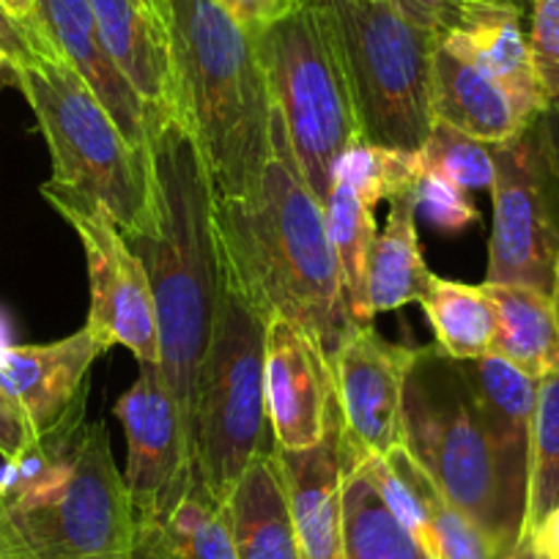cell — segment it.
Returning <instances> with one entry per match:
<instances>
[{
	"instance_id": "obj_29",
	"label": "cell",
	"mask_w": 559,
	"mask_h": 559,
	"mask_svg": "<svg viewBox=\"0 0 559 559\" xmlns=\"http://www.w3.org/2000/svg\"><path fill=\"white\" fill-rule=\"evenodd\" d=\"M423 168L417 152H395L359 140L337 159L335 185H346L376 209L379 201H395L417 187Z\"/></svg>"
},
{
	"instance_id": "obj_1",
	"label": "cell",
	"mask_w": 559,
	"mask_h": 559,
	"mask_svg": "<svg viewBox=\"0 0 559 559\" xmlns=\"http://www.w3.org/2000/svg\"><path fill=\"white\" fill-rule=\"evenodd\" d=\"M219 258L263 313L286 319L330 359L354 330L324 203L302 179L283 116L272 102L269 159L247 198L214 195Z\"/></svg>"
},
{
	"instance_id": "obj_15",
	"label": "cell",
	"mask_w": 559,
	"mask_h": 559,
	"mask_svg": "<svg viewBox=\"0 0 559 559\" xmlns=\"http://www.w3.org/2000/svg\"><path fill=\"white\" fill-rule=\"evenodd\" d=\"M472 395L477 403L483 433L491 450L493 472H497L499 497L510 530L524 537L526 521V491H530V453H532V423H535L537 379H530L504 362L497 354L461 362Z\"/></svg>"
},
{
	"instance_id": "obj_16",
	"label": "cell",
	"mask_w": 559,
	"mask_h": 559,
	"mask_svg": "<svg viewBox=\"0 0 559 559\" xmlns=\"http://www.w3.org/2000/svg\"><path fill=\"white\" fill-rule=\"evenodd\" d=\"M266 412L274 444L286 453L316 448L335 417L330 359L280 316L266 324Z\"/></svg>"
},
{
	"instance_id": "obj_31",
	"label": "cell",
	"mask_w": 559,
	"mask_h": 559,
	"mask_svg": "<svg viewBox=\"0 0 559 559\" xmlns=\"http://www.w3.org/2000/svg\"><path fill=\"white\" fill-rule=\"evenodd\" d=\"M439 559H504L491 537L439 493L431 504Z\"/></svg>"
},
{
	"instance_id": "obj_14",
	"label": "cell",
	"mask_w": 559,
	"mask_h": 559,
	"mask_svg": "<svg viewBox=\"0 0 559 559\" xmlns=\"http://www.w3.org/2000/svg\"><path fill=\"white\" fill-rule=\"evenodd\" d=\"M110 337L85 324L63 341L45 346L0 343V384L34 431L36 442L83 423L85 379Z\"/></svg>"
},
{
	"instance_id": "obj_46",
	"label": "cell",
	"mask_w": 559,
	"mask_h": 559,
	"mask_svg": "<svg viewBox=\"0 0 559 559\" xmlns=\"http://www.w3.org/2000/svg\"><path fill=\"white\" fill-rule=\"evenodd\" d=\"M305 3H308V0H305Z\"/></svg>"
},
{
	"instance_id": "obj_42",
	"label": "cell",
	"mask_w": 559,
	"mask_h": 559,
	"mask_svg": "<svg viewBox=\"0 0 559 559\" xmlns=\"http://www.w3.org/2000/svg\"><path fill=\"white\" fill-rule=\"evenodd\" d=\"M551 302H554V313H557V324H559V255H557V269H554V292H551Z\"/></svg>"
},
{
	"instance_id": "obj_39",
	"label": "cell",
	"mask_w": 559,
	"mask_h": 559,
	"mask_svg": "<svg viewBox=\"0 0 559 559\" xmlns=\"http://www.w3.org/2000/svg\"><path fill=\"white\" fill-rule=\"evenodd\" d=\"M530 554L543 559H559V508H554L543 519V524L532 532L524 557H530Z\"/></svg>"
},
{
	"instance_id": "obj_6",
	"label": "cell",
	"mask_w": 559,
	"mask_h": 559,
	"mask_svg": "<svg viewBox=\"0 0 559 559\" xmlns=\"http://www.w3.org/2000/svg\"><path fill=\"white\" fill-rule=\"evenodd\" d=\"M14 74L50 146L52 185L105 206L123 236L138 234L146 223V152L123 138L91 85L41 39Z\"/></svg>"
},
{
	"instance_id": "obj_44",
	"label": "cell",
	"mask_w": 559,
	"mask_h": 559,
	"mask_svg": "<svg viewBox=\"0 0 559 559\" xmlns=\"http://www.w3.org/2000/svg\"><path fill=\"white\" fill-rule=\"evenodd\" d=\"M510 559H530V557H510Z\"/></svg>"
},
{
	"instance_id": "obj_34",
	"label": "cell",
	"mask_w": 559,
	"mask_h": 559,
	"mask_svg": "<svg viewBox=\"0 0 559 559\" xmlns=\"http://www.w3.org/2000/svg\"><path fill=\"white\" fill-rule=\"evenodd\" d=\"M36 448H39V442H36L34 431L0 384V455H3L7 466H17Z\"/></svg>"
},
{
	"instance_id": "obj_22",
	"label": "cell",
	"mask_w": 559,
	"mask_h": 559,
	"mask_svg": "<svg viewBox=\"0 0 559 559\" xmlns=\"http://www.w3.org/2000/svg\"><path fill=\"white\" fill-rule=\"evenodd\" d=\"M134 559H239L228 504L195 475L159 519L134 526Z\"/></svg>"
},
{
	"instance_id": "obj_32",
	"label": "cell",
	"mask_w": 559,
	"mask_h": 559,
	"mask_svg": "<svg viewBox=\"0 0 559 559\" xmlns=\"http://www.w3.org/2000/svg\"><path fill=\"white\" fill-rule=\"evenodd\" d=\"M530 52L546 105L559 102V0H530Z\"/></svg>"
},
{
	"instance_id": "obj_9",
	"label": "cell",
	"mask_w": 559,
	"mask_h": 559,
	"mask_svg": "<svg viewBox=\"0 0 559 559\" xmlns=\"http://www.w3.org/2000/svg\"><path fill=\"white\" fill-rule=\"evenodd\" d=\"M319 3L346 61L362 138L395 152H419L433 127L437 36L408 23L390 0Z\"/></svg>"
},
{
	"instance_id": "obj_41",
	"label": "cell",
	"mask_w": 559,
	"mask_h": 559,
	"mask_svg": "<svg viewBox=\"0 0 559 559\" xmlns=\"http://www.w3.org/2000/svg\"><path fill=\"white\" fill-rule=\"evenodd\" d=\"M7 85H17V74H14V63L0 52V91Z\"/></svg>"
},
{
	"instance_id": "obj_7",
	"label": "cell",
	"mask_w": 559,
	"mask_h": 559,
	"mask_svg": "<svg viewBox=\"0 0 559 559\" xmlns=\"http://www.w3.org/2000/svg\"><path fill=\"white\" fill-rule=\"evenodd\" d=\"M258 52L302 179L326 203L337 159L365 140L330 14L319 0H308L288 17L258 31Z\"/></svg>"
},
{
	"instance_id": "obj_33",
	"label": "cell",
	"mask_w": 559,
	"mask_h": 559,
	"mask_svg": "<svg viewBox=\"0 0 559 559\" xmlns=\"http://www.w3.org/2000/svg\"><path fill=\"white\" fill-rule=\"evenodd\" d=\"M414 195H417V214H423L439 230H450V234L464 230L466 225L480 217L477 209L472 206L469 195L439 176H419Z\"/></svg>"
},
{
	"instance_id": "obj_21",
	"label": "cell",
	"mask_w": 559,
	"mask_h": 559,
	"mask_svg": "<svg viewBox=\"0 0 559 559\" xmlns=\"http://www.w3.org/2000/svg\"><path fill=\"white\" fill-rule=\"evenodd\" d=\"M225 504H228L236 557L302 559L277 444L250 461Z\"/></svg>"
},
{
	"instance_id": "obj_20",
	"label": "cell",
	"mask_w": 559,
	"mask_h": 559,
	"mask_svg": "<svg viewBox=\"0 0 559 559\" xmlns=\"http://www.w3.org/2000/svg\"><path fill=\"white\" fill-rule=\"evenodd\" d=\"M433 121H444L488 146L504 143L530 127L508 91L477 63L439 41L431 74Z\"/></svg>"
},
{
	"instance_id": "obj_40",
	"label": "cell",
	"mask_w": 559,
	"mask_h": 559,
	"mask_svg": "<svg viewBox=\"0 0 559 559\" xmlns=\"http://www.w3.org/2000/svg\"><path fill=\"white\" fill-rule=\"evenodd\" d=\"M0 3H3L20 23L28 25L31 17H34V0H0Z\"/></svg>"
},
{
	"instance_id": "obj_27",
	"label": "cell",
	"mask_w": 559,
	"mask_h": 559,
	"mask_svg": "<svg viewBox=\"0 0 559 559\" xmlns=\"http://www.w3.org/2000/svg\"><path fill=\"white\" fill-rule=\"evenodd\" d=\"M324 212L337 266H341L348 319L354 326H370L373 316L368 308V255L376 239L373 206H368L352 187L332 185Z\"/></svg>"
},
{
	"instance_id": "obj_13",
	"label": "cell",
	"mask_w": 559,
	"mask_h": 559,
	"mask_svg": "<svg viewBox=\"0 0 559 559\" xmlns=\"http://www.w3.org/2000/svg\"><path fill=\"white\" fill-rule=\"evenodd\" d=\"M116 414L127 433V486L134 526L159 519L195 480L190 419L159 365H140Z\"/></svg>"
},
{
	"instance_id": "obj_30",
	"label": "cell",
	"mask_w": 559,
	"mask_h": 559,
	"mask_svg": "<svg viewBox=\"0 0 559 559\" xmlns=\"http://www.w3.org/2000/svg\"><path fill=\"white\" fill-rule=\"evenodd\" d=\"M419 168L428 176L450 181L464 192H491L493 185V154L488 143L433 121L431 134L417 152Z\"/></svg>"
},
{
	"instance_id": "obj_3",
	"label": "cell",
	"mask_w": 559,
	"mask_h": 559,
	"mask_svg": "<svg viewBox=\"0 0 559 559\" xmlns=\"http://www.w3.org/2000/svg\"><path fill=\"white\" fill-rule=\"evenodd\" d=\"M174 63L176 121L192 134L217 198H247L269 159L272 94L258 31L219 0H152Z\"/></svg>"
},
{
	"instance_id": "obj_38",
	"label": "cell",
	"mask_w": 559,
	"mask_h": 559,
	"mask_svg": "<svg viewBox=\"0 0 559 559\" xmlns=\"http://www.w3.org/2000/svg\"><path fill=\"white\" fill-rule=\"evenodd\" d=\"M537 134H540V146L546 154V163L551 168L554 181L559 187V102H551L540 110V116L535 118Z\"/></svg>"
},
{
	"instance_id": "obj_17",
	"label": "cell",
	"mask_w": 559,
	"mask_h": 559,
	"mask_svg": "<svg viewBox=\"0 0 559 559\" xmlns=\"http://www.w3.org/2000/svg\"><path fill=\"white\" fill-rule=\"evenodd\" d=\"M28 25L50 50H56L91 85V91L107 107L123 138L138 152H146V107L112 63L110 52L102 41L91 0H34V17Z\"/></svg>"
},
{
	"instance_id": "obj_35",
	"label": "cell",
	"mask_w": 559,
	"mask_h": 559,
	"mask_svg": "<svg viewBox=\"0 0 559 559\" xmlns=\"http://www.w3.org/2000/svg\"><path fill=\"white\" fill-rule=\"evenodd\" d=\"M392 7L403 14L412 25L428 31L437 39H442L455 17L459 0H390Z\"/></svg>"
},
{
	"instance_id": "obj_11",
	"label": "cell",
	"mask_w": 559,
	"mask_h": 559,
	"mask_svg": "<svg viewBox=\"0 0 559 559\" xmlns=\"http://www.w3.org/2000/svg\"><path fill=\"white\" fill-rule=\"evenodd\" d=\"M41 195L78 230L88 258L91 313L88 324L105 332L112 346H123L140 365H159V324L152 283L138 252L123 239L105 206L52 181Z\"/></svg>"
},
{
	"instance_id": "obj_2",
	"label": "cell",
	"mask_w": 559,
	"mask_h": 559,
	"mask_svg": "<svg viewBox=\"0 0 559 559\" xmlns=\"http://www.w3.org/2000/svg\"><path fill=\"white\" fill-rule=\"evenodd\" d=\"M143 261L157 305L159 368L192 431V395L219 302L214 190L206 163L181 121L148 134L146 223L123 236Z\"/></svg>"
},
{
	"instance_id": "obj_36",
	"label": "cell",
	"mask_w": 559,
	"mask_h": 559,
	"mask_svg": "<svg viewBox=\"0 0 559 559\" xmlns=\"http://www.w3.org/2000/svg\"><path fill=\"white\" fill-rule=\"evenodd\" d=\"M236 20L247 25V28H266V25L277 23V20L288 17L297 12L305 0H219Z\"/></svg>"
},
{
	"instance_id": "obj_19",
	"label": "cell",
	"mask_w": 559,
	"mask_h": 559,
	"mask_svg": "<svg viewBox=\"0 0 559 559\" xmlns=\"http://www.w3.org/2000/svg\"><path fill=\"white\" fill-rule=\"evenodd\" d=\"M102 41L118 72L140 96L148 134L176 118L174 63L163 17L148 0H91Z\"/></svg>"
},
{
	"instance_id": "obj_18",
	"label": "cell",
	"mask_w": 559,
	"mask_h": 559,
	"mask_svg": "<svg viewBox=\"0 0 559 559\" xmlns=\"http://www.w3.org/2000/svg\"><path fill=\"white\" fill-rule=\"evenodd\" d=\"M521 0H459L455 17L439 41L491 74L526 121L546 107L532 67L530 36L521 28Z\"/></svg>"
},
{
	"instance_id": "obj_43",
	"label": "cell",
	"mask_w": 559,
	"mask_h": 559,
	"mask_svg": "<svg viewBox=\"0 0 559 559\" xmlns=\"http://www.w3.org/2000/svg\"><path fill=\"white\" fill-rule=\"evenodd\" d=\"M530 559H543V557H535V554H530Z\"/></svg>"
},
{
	"instance_id": "obj_37",
	"label": "cell",
	"mask_w": 559,
	"mask_h": 559,
	"mask_svg": "<svg viewBox=\"0 0 559 559\" xmlns=\"http://www.w3.org/2000/svg\"><path fill=\"white\" fill-rule=\"evenodd\" d=\"M0 52L14 67L34 58V34H31V25L20 23L3 3H0Z\"/></svg>"
},
{
	"instance_id": "obj_25",
	"label": "cell",
	"mask_w": 559,
	"mask_h": 559,
	"mask_svg": "<svg viewBox=\"0 0 559 559\" xmlns=\"http://www.w3.org/2000/svg\"><path fill=\"white\" fill-rule=\"evenodd\" d=\"M426 310L437 346L448 357L466 362L491 354L497 335V308L486 286H464L433 274L419 299Z\"/></svg>"
},
{
	"instance_id": "obj_10",
	"label": "cell",
	"mask_w": 559,
	"mask_h": 559,
	"mask_svg": "<svg viewBox=\"0 0 559 559\" xmlns=\"http://www.w3.org/2000/svg\"><path fill=\"white\" fill-rule=\"evenodd\" d=\"M493 154V230L486 283L526 286L551 297L559 255V187L535 121Z\"/></svg>"
},
{
	"instance_id": "obj_5",
	"label": "cell",
	"mask_w": 559,
	"mask_h": 559,
	"mask_svg": "<svg viewBox=\"0 0 559 559\" xmlns=\"http://www.w3.org/2000/svg\"><path fill=\"white\" fill-rule=\"evenodd\" d=\"M266 324L219 258L217 316L192 395L195 469L219 502H228L250 461L274 448L266 412Z\"/></svg>"
},
{
	"instance_id": "obj_24",
	"label": "cell",
	"mask_w": 559,
	"mask_h": 559,
	"mask_svg": "<svg viewBox=\"0 0 559 559\" xmlns=\"http://www.w3.org/2000/svg\"><path fill=\"white\" fill-rule=\"evenodd\" d=\"M497 308V335L491 354L502 357L530 379L559 370V324L548 294L526 286L483 283Z\"/></svg>"
},
{
	"instance_id": "obj_12",
	"label": "cell",
	"mask_w": 559,
	"mask_h": 559,
	"mask_svg": "<svg viewBox=\"0 0 559 559\" xmlns=\"http://www.w3.org/2000/svg\"><path fill=\"white\" fill-rule=\"evenodd\" d=\"M417 348L354 326L330 357L343 475L403 444V386Z\"/></svg>"
},
{
	"instance_id": "obj_26",
	"label": "cell",
	"mask_w": 559,
	"mask_h": 559,
	"mask_svg": "<svg viewBox=\"0 0 559 559\" xmlns=\"http://www.w3.org/2000/svg\"><path fill=\"white\" fill-rule=\"evenodd\" d=\"M343 546L346 559H428L365 469L343 475Z\"/></svg>"
},
{
	"instance_id": "obj_8",
	"label": "cell",
	"mask_w": 559,
	"mask_h": 559,
	"mask_svg": "<svg viewBox=\"0 0 559 559\" xmlns=\"http://www.w3.org/2000/svg\"><path fill=\"white\" fill-rule=\"evenodd\" d=\"M403 444L453 508L469 515L504 559L519 557L499 497L491 450L459 359L439 346L417 348L403 386Z\"/></svg>"
},
{
	"instance_id": "obj_28",
	"label": "cell",
	"mask_w": 559,
	"mask_h": 559,
	"mask_svg": "<svg viewBox=\"0 0 559 559\" xmlns=\"http://www.w3.org/2000/svg\"><path fill=\"white\" fill-rule=\"evenodd\" d=\"M554 508H559V370L537 379L530 491H526V521L519 557H524L532 532L543 524V519Z\"/></svg>"
},
{
	"instance_id": "obj_4",
	"label": "cell",
	"mask_w": 559,
	"mask_h": 559,
	"mask_svg": "<svg viewBox=\"0 0 559 559\" xmlns=\"http://www.w3.org/2000/svg\"><path fill=\"white\" fill-rule=\"evenodd\" d=\"M0 486V559H134V515L102 423L45 439Z\"/></svg>"
},
{
	"instance_id": "obj_23",
	"label": "cell",
	"mask_w": 559,
	"mask_h": 559,
	"mask_svg": "<svg viewBox=\"0 0 559 559\" xmlns=\"http://www.w3.org/2000/svg\"><path fill=\"white\" fill-rule=\"evenodd\" d=\"M417 187L390 201V219L376 234L368 255V308L370 316L390 313L408 302H419L433 272L417 239Z\"/></svg>"
},
{
	"instance_id": "obj_45",
	"label": "cell",
	"mask_w": 559,
	"mask_h": 559,
	"mask_svg": "<svg viewBox=\"0 0 559 559\" xmlns=\"http://www.w3.org/2000/svg\"><path fill=\"white\" fill-rule=\"evenodd\" d=\"M148 3H152V0H148Z\"/></svg>"
}]
</instances>
